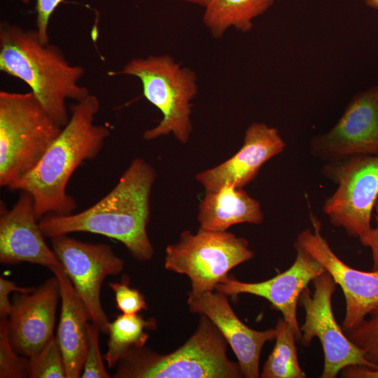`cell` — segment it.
Segmentation results:
<instances>
[{
  "label": "cell",
  "instance_id": "ac0fdd59",
  "mask_svg": "<svg viewBox=\"0 0 378 378\" xmlns=\"http://www.w3.org/2000/svg\"><path fill=\"white\" fill-rule=\"evenodd\" d=\"M60 288L61 312L57 340L66 378L80 377L88 346L90 314L62 266L50 269Z\"/></svg>",
  "mask_w": 378,
  "mask_h": 378
},
{
  "label": "cell",
  "instance_id": "9a60e30c",
  "mask_svg": "<svg viewBox=\"0 0 378 378\" xmlns=\"http://www.w3.org/2000/svg\"><path fill=\"white\" fill-rule=\"evenodd\" d=\"M225 294L217 290L188 293L191 313L206 316L220 330L234 353L243 377L258 378L260 357L264 344L275 340V328L255 330L237 316Z\"/></svg>",
  "mask_w": 378,
  "mask_h": 378
},
{
  "label": "cell",
  "instance_id": "5b68a950",
  "mask_svg": "<svg viewBox=\"0 0 378 378\" xmlns=\"http://www.w3.org/2000/svg\"><path fill=\"white\" fill-rule=\"evenodd\" d=\"M62 130L31 91H0V186L31 172Z\"/></svg>",
  "mask_w": 378,
  "mask_h": 378
},
{
  "label": "cell",
  "instance_id": "5bb4252c",
  "mask_svg": "<svg viewBox=\"0 0 378 378\" xmlns=\"http://www.w3.org/2000/svg\"><path fill=\"white\" fill-rule=\"evenodd\" d=\"M59 299V284L55 275L32 292L15 293L7 321L11 344L18 354L31 358L54 337Z\"/></svg>",
  "mask_w": 378,
  "mask_h": 378
},
{
  "label": "cell",
  "instance_id": "83f0119b",
  "mask_svg": "<svg viewBox=\"0 0 378 378\" xmlns=\"http://www.w3.org/2000/svg\"><path fill=\"white\" fill-rule=\"evenodd\" d=\"M27 4L31 0H21ZM64 0H36V31L44 43L49 42L48 25L51 15Z\"/></svg>",
  "mask_w": 378,
  "mask_h": 378
},
{
  "label": "cell",
  "instance_id": "52a82bcc",
  "mask_svg": "<svg viewBox=\"0 0 378 378\" xmlns=\"http://www.w3.org/2000/svg\"><path fill=\"white\" fill-rule=\"evenodd\" d=\"M248 241L227 231H212L200 227L193 234L183 231L178 242L167 246L164 267L186 275L191 292L214 291L227 279L234 267L253 258Z\"/></svg>",
  "mask_w": 378,
  "mask_h": 378
},
{
  "label": "cell",
  "instance_id": "cb8c5ba5",
  "mask_svg": "<svg viewBox=\"0 0 378 378\" xmlns=\"http://www.w3.org/2000/svg\"><path fill=\"white\" fill-rule=\"evenodd\" d=\"M344 332L363 351L366 360L378 368V306L361 323Z\"/></svg>",
  "mask_w": 378,
  "mask_h": 378
},
{
  "label": "cell",
  "instance_id": "d4e9b609",
  "mask_svg": "<svg viewBox=\"0 0 378 378\" xmlns=\"http://www.w3.org/2000/svg\"><path fill=\"white\" fill-rule=\"evenodd\" d=\"M13 346L8 328L7 318L0 320V377H29V359L21 356Z\"/></svg>",
  "mask_w": 378,
  "mask_h": 378
},
{
  "label": "cell",
  "instance_id": "f1b7e54d",
  "mask_svg": "<svg viewBox=\"0 0 378 378\" xmlns=\"http://www.w3.org/2000/svg\"><path fill=\"white\" fill-rule=\"evenodd\" d=\"M34 287L18 286L13 281L5 277H0V316L8 318L11 309L12 302L9 301V295L12 292L27 293L34 290Z\"/></svg>",
  "mask_w": 378,
  "mask_h": 378
},
{
  "label": "cell",
  "instance_id": "484cf974",
  "mask_svg": "<svg viewBox=\"0 0 378 378\" xmlns=\"http://www.w3.org/2000/svg\"><path fill=\"white\" fill-rule=\"evenodd\" d=\"M128 276H124L120 283L108 284L114 293L117 309L122 314H134L146 310L148 306L144 295L138 290L129 286Z\"/></svg>",
  "mask_w": 378,
  "mask_h": 378
},
{
  "label": "cell",
  "instance_id": "3957f363",
  "mask_svg": "<svg viewBox=\"0 0 378 378\" xmlns=\"http://www.w3.org/2000/svg\"><path fill=\"white\" fill-rule=\"evenodd\" d=\"M0 70L25 83L52 118L63 127L69 116L66 102L80 101L90 92L78 82L85 70L70 64L61 49L44 43L36 30L2 22Z\"/></svg>",
  "mask_w": 378,
  "mask_h": 378
},
{
  "label": "cell",
  "instance_id": "e0dca14e",
  "mask_svg": "<svg viewBox=\"0 0 378 378\" xmlns=\"http://www.w3.org/2000/svg\"><path fill=\"white\" fill-rule=\"evenodd\" d=\"M286 143L275 127L253 122L246 128L243 145L234 155L199 172L195 179L205 190L226 183L243 188L255 178L266 162L284 151Z\"/></svg>",
  "mask_w": 378,
  "mask_h": 378
},
{
  "label": "cell",
  "instance_id": "30bf717a",
  "mask_svg": "<svg viewBox=\"0 0 378 378\" xmlns=\"http://www.w3.org/2000/svg\"><path fill=\"white\" fill-rule=\"evenodd\" d=\"M50 239L52 250L86 306L91 322L108 334L110 321L101 303V288L106 276L122 272L123 260L106 244L86 243L67 234Z\"/></svg>",
  "mask_w": 378,
  "mask_h": 378
},
{
  "label": "cell",
  "instance_id": "d6a6232c",
  "mask_svg": "<svg viewBox=\"0 0 378 378\" xmlns=\"http://www.w3.org/2000/svg\"><path fill=\"white\" fill-rule=\"evenodd\" d=\"M369 7L378 10V0H363Z\"/></svg>",
  "mask_w": 378,
  "mask_h": 378
},
{
  "label": "cell",
  "instance_id": "7c38bea8",
  "mask_svg": "<svg viewBox=\"0 0 378 378\" xmlns=\"http://www.w3.org/2000/svg\"><path fill=\"white\" fill-rule=\"evenodd\" d=\"M310 152L328 162L378 155V86L356 94L333 127L312 139Z\"/></svg>",
  "mask_w": 378,
  "mask_h": 378
},
{
  "label": "cell",
  "instance_id": "6da1fadb",
  "mask_svg": "<svg viewBox=\"0 0 378 378\" xmlns=\"http://www.w3.org/2000/svg\"><path fill=\"white\" fill-rule=\"evenodd\" d=\"M155 178L154 168L144 159L135 158L99 202L77 214L46 215L39 220L41 230L50 238L78 232L104 235L122 243L136 260H149L154 249L146 228Z\"/></svg>",
  "mask_w": 378,
  "mask_h": 378
},
{
  "label": "cell",
  "instance_id": "7402d4cb",
  "mask_svg": "<svg viewBox=\"0 0 378 378\" xmlns=\"http://www.w3.org/2000/svg\"><path fill=\"white\" fill-rule=\"evenodd\" d=\"M274 348L265 361L262 378H305L300 366L295 346L296 335L285 319H278Z\"/></svg>",
  "mask_w": 378,
  "mask_h": 378
},
{
  "label": "cell",
  "instance_id": "d6986e66",
  "mask_svg": "<svg viewBox=\"0 0 378 378\" xmlns=\"http://www.w3.org/2000/svg\"><path fill=\"white\" fill-rule=\"evenodd\" d=\"M197 220L201 228L227 231L236 224H261L264 215L260 202L243 188L226 183L205 190L199 204Z\"/></svg>",
  "mask_w": 378,
  "mask_h": 378
},
{
  "label": "cell",
  "instance_id": "f546056e",
  "mask_svg": "<svg viewBox=\"0 0 378 378\" xmlns=\"http://www.w3.org/2000/svg\"><path fill=\"white\" fill-rule=\"evenodd\" d=\"M377 226L372 228L363 237L359 239L361 244L370 248L373 261V270H378V198L374 204Z\"/></svg>",
  "mask_w": 378,
  "mask_h": 378
},
{
  "label": "cell",
  "instance_id": "277c9868",
  "mask_svg": "<svg viewBox=\"0 0 378 378\" xmlns=\"http://www.w3.org/2000/svg\"><path fill=\"white\" fill-rule=\"evenodd\" d=\"M227 342L217 327L200 315L194 333L176 350L159 354L144 346L130 349L118 362L114 378H240L238 362L227 355Z\"/></svg>",
  "mask_w": 378,
  "mask_h": 378
},
{
  "label": "cell",
  "instance_id": "7a4b0ae2",
  "mask_svg": "<svg viewBox=\"0 0 378 378\" xmlns=\"http://www.w3.org/2000/svg\"><path fill=\"white\" fill-rule=\"evenodd\" d=\"M99 107V99L91 94L76 102L68 122L37 165L8 188L33 197L37 219L70 215L76 209V200L66 191L69 180L84 161L98 155L110 135L106 127L94 123Z\"/></svg>",
  "mask_w": 378,
  "mask_h": 378
},
{
  "label": "cell",
  "instance_id": "4316f807",
  "mask_svg": "<svg viewBox=\"0 0 378 378\" xmlns=\"http://www.w3.org/2000/svg\"><path fill=\"white\" fill-rule=\"evenodd\" d=\"M99 328L92 322L88 327V346L84 361L82 378H108L101 354Z\"/></svg>",
  "mask_w": 378,
  "mask_h": 378
},
{
  "label": "cell",
  "instance_id": "4fadbf2b",
  "mask_svg": "<svg viewBox=\"0 0 378 378\" xmlns=\"http://www.w3.org/2000/svg\"><path fill=\"white\" fill-rule=\"evenodd\" d=\"M296 256L293 265L272 279L255 283L243 282L228 277L218 284L215 290L226 295L251 294L267 300L272 307L281 312L283 318L295 332L297 340L301 331L297 317V306L302 291L309 282L326 272L321 263L296 241Z\"/></svg>",
  "mask_w": 378,
  "mask_h": 378
},
{
  "label": "cell",
  "instance_id": "1f68e13d",
  "mask_svg": "<svg viewBox=\"0 0 378 378\" xmlns=\"http://www.w3.org/2000/svg\"><path fill=\"white\" fill-rule=\"evenodd\" d=\"M177 1L191 3L193 4L201 6L205 8L211 2V0H177Z\"/></svg>",
  "mask_w": 378,
  "mask_h": 378
},
{
  "label": "cell",
  "instance_id": "8992f818",
  "mask_svg": "<svg viewBox=\"0 0 378 378\" xmlns=\"http://www.w3.org/2000/svg\"><path fill=\"white\" fill-rule=\"evenodd\" d=\"M111 75H126L139 79L144 97L162 114L160 122L146 130V141L172 134L186 144L192 131L191 101L198 90L197 75L169 55L133 58L120 71Z\"/></svg>",
  "mask_w": 378,
  "mask_h": 378
},
{
  "label": "cell",
  "instance_id": "4dcf8cb0",
  "mask_svg": "<svg viewBox=\"0 0 378 378\" xmlns=\"http://www.w3.org/2000/svg\"><path fill=\"white\" fill-rule=\"evenodd\" d=\"M340 376L346 378H378V368L365 365H350L340 372Z\"/></svg>",
  "mask_w": 378,
  "mask_h": 378
},
{
  "label": "cell",
  "instance_id": "ba28073f",
  "mask_svg": "<svg viewBox=\"0 0 378 378\" xmlns=\"http://www.w3.org/2000/svg\"><path fill=\"white\" fill-rule=\"evenodd\" d=\"M322 174L337 185L326 200L323 211L330 223L361 238L371 229L378 198V155H355L323 165Z\"/></svg>",
  "mask_w": 378,
  "mask_h": 378
},
{
  "label": "cell",
  "instance_id": "603a6c76",
  "mask_svg": "<svg viewBox=\"0 0 378 378\" xmlns=\"http://www.w3.org/2000/svg\"><path fill=\"white\" fill-rule=\"evenodd\" d=\"M29 359V378H66L63 356L55 336L37 355Z\"/></svg>",
  "mask_w": 378,
  "mask_h": 378
},
{
  "label": "cell",
  "instance_id": "9c48e42d",
  "mask_svg": "<svg viewBox=\"0 0 378 378\" xmlns=\"http://www.w3.org/2000/svg\"><path fill=\"white\" fill-rule=\"evenodd\" d=\"M312 283L314 291L306 287L298 300L305 312L300 342L309 347L314 338L319 340L324 356L321 377L335 378L341 370L350 365L377 368L366 360L363 351L348 339L335 318L332 298L337 284L330 274L324 272Z\"/></svg>",
  "mask_w": 378,
  "mask_h": 378
},
{
  "label": "cell",
  "instance_id": "2e32d148",
  "mask_svg": "<svg viewBox=\"0 0 378 378\" xmlns=\"http://www.w3.org/2000/svg\"><path fill=\"white\" fill-rule=\"evenodd\" d=\"M33 197L21 191L17 202L9 211L3 209L0 217V262L15 265L22 262L49 269L62 264L44 240L34 214Z\"/></svg>",
  "mask_w": 378,
  "mask_h": 378
},
{
  "label": "cell",
  "instance_id": "8fae6325",
  "mask_svg": "<svg viewBox=\"0 0 378 378\" xmlns=\"http://www.w3.org/2000/svg\"><path fill=\"white\" fill-rule=\"evenodd\" d=\"M312 230L304 229L296 242L317 259L342 290L346 304L343 330L361 323L378 306V270L351 267L333 252L321 234V222L310 212Z\"/></svg>",
  "mask_w": 378,
  "mask_h": 378
},
{
  "label": "cell",
  "instance_id": "ffe728a7",
  "mask_svg": "<svg viewBox=\"0 0 378 378\" xmlns=\"http://www.w3.org/2000/svg\"><path fill=\"white\" fill-rule=\"evenodd\" d=\"M274 0H211L205 8L203 22L212 36L221 38L230 27L249 31L253 20L266 12Z\"/></svg>",
  "mask_w": 378,
  "mask_h": 378
},
{
  "label": "cell",
  "instance_id": "44dd1931",
  "mask_svg": "<svg viewBox=\"0 0 378 378\" xmlns=\"http://www.w3.org/2000/svg\"><path fill=\"white\" fill-rule=\"evenodd\" d=\"M156 326L154 318H145L138 314H122L110 322L107 351L104 356L108 367L115 368L130 349L144 346L149 332Z\"/></svg>",
  "mask_w": 378,
  "mask_h": 378
}]
</instances>
